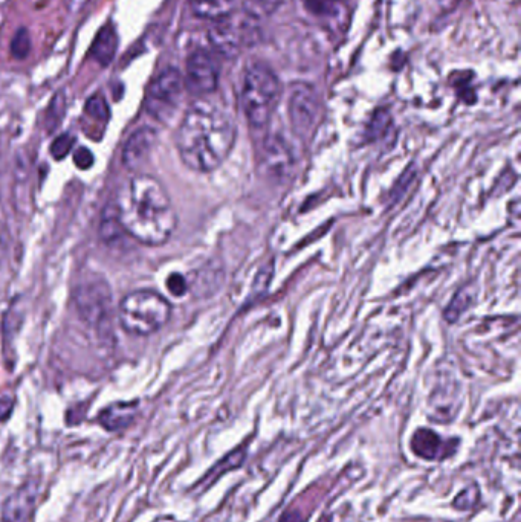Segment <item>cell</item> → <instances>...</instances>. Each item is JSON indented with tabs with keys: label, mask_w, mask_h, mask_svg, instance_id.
Wrapping results in <instances>:
<instances>
[{
	"label": "cell",
	"mask_w": 521,
	"mask_h": 522,
	"mask_svg": "<svg viewBox=\"0 0 521 522\" xmlns=\"http://www.w3.org/2000/svg\"><path fill=\"white\" fill-rule=\"evenodd\" d=\"M236 142L230 113L210 100L196 101L185 113L176 135L182 162L190 170L210 173L224 164Z\"/></svg>",
	"instance_id": "6da1fadb"
},
{
	"label": "cell",
	"mask_w": 521,
	"mask_h": 522,
	"mask_svg": "<svg viewBox=\"0 0 521 522\" xmlns=\"http://www.w3.org/2000/svg\"><path fill=\"white\" fill-rule=\"evenodd\" d=\"M118 223L126 234L146 246L169 242L178 225L166 188L149 174H136L118 197Z\"/></svg>",
	"instance_id": "7a4b0ae2"
},
{
	"label": "cell",
	"mask_w": 521,
	"mask_h": 522,
	"mask_svg": "<svg viewBox=\"0 0 521 522\" xmlns=\"http://www.w3.org/2000/svg\"><path fill=\"white\" fill-rule=\"evenodd\" d=\"M118 316L121 327L130 335L149 336L169 323L172 306L155 290H133L121 300Z\"/></svg>",
	"instance_id": "3957f363"
},
{
	"label": "cell",
	"mask_w": 521,
	"mask_h": 522,
	"mask_svg": "<svg viewBox=\"0 0 521 522\" xmlns=\"http://www.w3.org/2000/svg\"><path fill=\"white\" fill-rule=\"evenodd\" d=\"M280 81L277 75L262 63L250 66L243 78V112L251 126L263 127L271 120L280 98Z\"/></svg>",
	"instance_id": "277c9868"
},
{
	"label": "cell",
	"mask_w": 521,
	"mask_h": 522,
	"mask_svg": "<svg viewBox=\"0 0 521 522\" xmlns=\"http://www.w3.org/2000/svg\"><path fill=\"white\" fill-rule=\"evenodd\" d=\"M184 77L176 68H167L152 81L147 91L146 109L158 121H167L176 112L184 92Z\"/></svg>",
	"instance_id": "5b68a950"
},
{
	"label": "cell",
	"mask_w": 521,
	"mask_h": 522,
	"mask_svg": "<svg viewBox=\"0 0 521 522\" xmlns=\"http://www.w3.org/2000/svg\"><path fill=\"white\" fill-rule=\"evenodd\" d=\"M219 84V65L207 51H195L188 57L184 86L191 95L205 97L213 94Z\"/></svg>",
	"instance_id": "8992f818"
},
{
	"label": "cell",
	"mask_w": 521,
	"mask_h": 522,
	"mask_svg": "<svg viewBox=\"0 0 521 522\" xmlns=\"http://www.w3.org/2000/svg\"><path fill=\"white\" fill-rule=\"evenodd\" d=\"M42 478L30 477L5 500L0 522H30L39 504Z\"/></svg>",
	"instance_id": "52a82bcc"
},
{
	"label": "cell",
	"mask_w": 521,
	"mask_h": 522,
	"mask_svg": "<svg viewBox=\"0 0 521 522\" xmlns=\"http://www.w3.org/2000/svg\"><path fill=\"white\" fill-rule=\"evenodd\" d=\"M320 104L314 89L308 84H297L289 98V116H291L292 127L300 136L311 135L317 124Z\"/></svg>",
	"instance_id": "ba28073f"
},
{
	"label": "cell",
	"mask_w": 521,
	"mask_h": 522,
	"mask_svg": "<svg viewBox=\"0 0 521 522\" xmlns=\"http://www.w3.org/2000/svg\"><path fill=\"white\" fill-rule=\"evenodd\" d=\"M411 449L424 460H445L456 452L457 440L445 442L431 429H418L410 443Z\"/></svg>",
	"instance_id": "9c48e42d"
},
{
	"label": "cell",
	"mask_w": 521,
	"mask_h": 522,
	"mask_svg": "<svg viewBox=\"0 0 521 522\" xmlns=\"http://www.w3.org/2000/svg\"><path fill=\"white\" fill-rule=\"evenodd\" d=\"M156 132L149 127L136 130L123 149V164L127 170H136L149 158L150 152L155 147Z\"/></svg>",
	"instance_id": "30bf717a"
},
{
	"label": "cell",
	"mask_w": 521,
	"mask_h": 522,
	"mask_svg": "<svg viewBox=\"0 0 521 522\" xmlns=\"http://www.w3.org/2000/svg\"><path fill=\"white\" fill-rule=\"evenodd\" d=\"M138 406L140 400L112 403L98 414V423L109 432L123 431L135 422Z\"/></svg>",
	"instance_id": "8fae6325"
},
{
	"label": "cell",
	"mask_w": 521,
	"mask_h": 522,
	"mask_svg": "<svg viewBox=\"0 0 521 522\" xmlns=\"http://www.w3.org/2000/svg\"><path fill=\"white\" fill-rule=\"evenodd\" d=\"M118 49V34L117 29L111 23H107L106 26L101 28L98 36L95 37L94 43H92L91 55L95 62L101 66L111 65L112 60L115 58Z\"/></svg>",
	"instance_id": "7c38bea8"
},
{
	"label": "cell",
	"mask_w": 521,
	"mask_h": 522,
	"mask_svg": "<svg viewBox=\"0 0 521 522\" xmlns=\"http://www.w3.org/2000/svg\"><path fill=\"white\" fill-rule=\"evenodd\" d=\"M237 0H190L191 10L202 19H227L233 13Z\"/></svg>",
	"instance_id": "4fadbf2b"
},
{
	"label": "cell",
	"mask_w": 521,
	"mask_h": 522,
	"mask_svg": "<svg viewBox=\"0 0 521 522\" xmlns=\"http://www.w3.org/2000/svg\"><path fill=\"white\" fill-rule=\"evenodd\" d=\"M243 460H245V451H243V449L239 448L231 452L227 457L222 458L221 461H217L216 466H213V468L205 474V477L196 484L195 489L201 490V492L202 490L210 489L214 481L219 480L225 472L240 468Z\"/></svg>",
	"instance_id": "5bb4252c"
},
{
	"label": "cell",
	"mask_w": 521,
	"mask_h": 522,
	"mask_svg": "<svg viewBox=\"0 0 521 522\" xmlns=\"http://www.w3.org/2000/svg\"><path fill=\"white\" fill-rule=\"evenodd\" d=\"M85 112L89 118L97 121L98 124H103V126H106L109 120H111V109H109V104L101 95H94L86 103Z\"/></svg>",
	"instance_id": "9a60e30c"
},
{
	"label": "cell",
	"mask_w": 521,
	"mask_h": 522,
	"mask_svg": "<svg viewBox=\"0 0 521 522\" xmlns=\"http://www.w3.org/2000/svg\"><path fill=\"white\" fill-rule=\"evenodd\" d=\"M31 52V37L30 33L25 28H20L16 34H14L13 40H11V54L17 58V60H23L28 57Z\"/></svg>",
	"instance_id": "2e32d148"
},
{
	"label": "cell",
	"mask_w": 521,
	"mask_h": 522,
	"mask_svg": "<svg viewBox=\"0 0 521 522\" xmlns=\"http://www.w3.org/2000/svg\"><path fill=\"white\" fill-rule=\"evenodd\" d=\"M75 145V138L71 133H63L59 138L54 139L51 145V155L56 161H62L72 152Z\"/></svg>",
	"instance_id": "e0dca14e"
},
{
	"label": "cell",
	"mask_w": 521,
	"mask_h": 522,
	"mask_svg": "<svg viewBox=\"0 0 521 522\" xmlns=\"http://www.w3.org/2000/svg\"><path fill=\"white\" fill-rule=\"evenodd\" d=\"M340 0H305L306 7L317 16H326L337 8Z\"/></svg>",
	"instance_id": "ac0fdd59"
},
{
	"label": "cell",
	"mask_w": 521,
	"mask_h": 522,
	"mask_svg": "<svg viewBox=\"0 0 521 522\" xmlns=\"http://www.w3.org/2000/svg\"><path fill=\"white\" fill-rule=\"evenodd\" d=\"M167 289H169L170 294L175 295V297H182V295L187 294L188 284L184 275H170V277L167 278Z\"/></svg>",
	"instance_id": "d6986e66"
},
{
	"label": "cell",
	"mask_w": 521,
	"mask_h": 522,
	"mask_svg": "<svg viewBox=\"0 0 521 522\" xmlns=\"http://www.w3.org/2000/svg\"><path fill=\"white\" fill-rule=\"evenodd\" d=\"M74 162L80 170H89L95 162V156L86 147H78L74 153Z\"/></svg>",
	"instance_id": "ffe728a7"
},
{
	"label": "cell",
	"mask_w": 521,
	"mask_h": 522,
	"mask_svg": "<svg viewBox=\"0 0 521 522\" xmlns=\"http://www.w3.org/2000/svg\"><path fill=\"white\" fill-rule=\"evenodd\" d=\"M14 400L11 397H0V422H7L13 413Z\"/></svg>",
	"instance_id": "44dd1931"
},
{
	"label": "cell",
	"mask_w": 521,
	"mask_h": 522,
	"mask_svg": "<svg viewBox=\"0 0 521 522\" xmlns=\"http://www.w3.org/2000/svg\"><path fill=\"white\" fill-rule=\"evenodd\" d=\"M8 252V234L5 226L0 223V263L4 261Z\"/></svg>",
	"instance_id": "7402d4cb"
},
{
	"label": "cell",
	"mask_w": 521,
	"mask_h": 522,
	"mask_svg": "<svg viewBox=\"0 0 521 522\" xmlns=\"http://www.w3.org/2000/svg\"><path fill=\"white\" fill-rule=\"evenodd\" d=\"M66 7L71 13H78V11L83 10L86 4H88V0H65Z\"/></svg>",
	"instance_id": "603a6c76"
},
{
	"label": "cell",
	"mask_w": 521,
	"mask_h": 522,
	"mask_svg": "<svg viewBox=\"0 0 521 522\" xmlns=\"http://www.w3.org/2000/svg\"><path fill=\"white\" fill-rule=\"evenodd\" d=\"M280 522H306V519L301 518L300 512H294V510H286V513L282 516Z\"/></svg>",
	"instance_id": "cb8c5ba5"
}]
</instances>
